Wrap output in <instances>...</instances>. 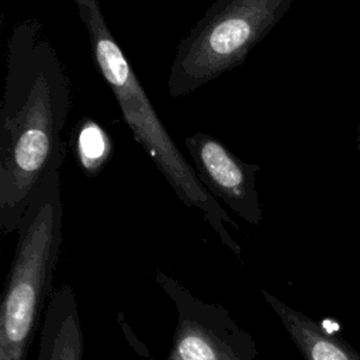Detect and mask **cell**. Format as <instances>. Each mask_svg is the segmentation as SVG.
Here are the masks:
<instances>
[{"label": "cell", "mask_w": 360, "mask_h": 360, "mask_svg": "<svg viewBox=\"0 0 360 360\" xmlns=\"http://www.w3.org/2000/svg\"><path fill=\"white\" fill-rule=\"evenodd\" d=\"M72 105L70 82L44 35L25 18L7 39V72L0 112V228L17 232L42 177L66 159L60 134Z\"/></svg>", "instance_id": "6da1fadb"}, {"label": "cell", "mask_w": 360, "mask_h": 360, "mask_svg": "<svg viewBox=\"0 0 360 360\" xmlns=\"http://www.w3.org/2000/svg\"><path fill=\"white\" fill-rule=\"evenodd\" d=\"M73 1L89 35L94 65L110 87L135 141L153 160L176 195L187 207L200 210L221 242L240 260L242 248L226 228H238L236 222L204 187L191 163L173 142L132 65L110 31L100 0Z\"/></svg>", "instance_id": "7a4b0ae2"}, {"label": "cell", "mask_w": 360, "mask_h": 360, "mask_svg": "<svg viewBox=\"0 0 360 360\" xmlns=\"http://www.w3.org/2000/svg\"><path fill=\"white\" fill-rule=\"evenodd\" d=\"M60 167L38 184L17 229L0 308V360H25L52 295L62 245Z\"/></svg>", "instance_id": "3957f363"}, {"label": "cell", "mask_w": 360, "mask_h": 360, "mask_svg": "<svg viewBox=\"0 0 360 360\" xmlns=\"http://www.w3.org/2000/svg\"><path fill=\"white\" fill-rule=\"evenodd\" d=\"M292 0H217L180 41L167 90L184 97L240 66Z\"/></svg>", "instance_id": "277c9868"}, {"label": "cell", "mask_w": 360, "mask_h": 360, "mask_svg": "<svg viewBox=\"0 0 360 360\" xmlns=\"http://www.w3.org/2000/svg\"><path fill=\"white\" fill-rule=\"evenodd\" d=\"M155 280L177 312L166 360H256L253 336L233 321L224 305L197 298L162 270H156Z\"/></svg>", "instance_id": "5b68a950"}, {"label": "cell", "mask_w": 360, "mask_h": 360, "mask_svg": "<svg viewBox=\"0 0 360 360\" xmlns=\"http://www.w3.org/2000/svg\"><path fill=\"white\" fill-rule=\"evenodd\" d=\"M184 145L204 187L243 221L259 225L263 219L256 188L260 166L242 160L218 138L201 131L186 136Z\"/></svg>", "instance_id": "8992f818"}, {"label": "cell", "mask_w": 360, "mask_h": 360, "mask_svg": "<svg viewBox=\"0 0 360 360\" xmlns=\"http://www.w3.org/2000/svg\"><path fill=\"white\" fill-rule=\"evenodd\" d=\"M84 338L70 284L53 290L44 314L37 360H83Z\"/></svg>", "instance_id": "52a82bcc"}, {"label": "cell", "mask_w": 360, "mask_h": 360, "mask_svg": "<svg viewBox=\"0 0 360 360\" xmlns=\"http://www.w3.org/2000/svg\"><path fill=\"white\" fill-rule=\"evenodd\" d=\"M260 291L304 360H360V354L350 345L329 333L312 318L285 304L267 290L262 288Z\"/></svg>", "instance_id": "ba28073f"}, {"label": "cell", "mask_w": 360, "mask_h": 360, "mask_svg": "<svg viewBox=\"0 0 360 360\" xmlns=\"http://www.w3.org/2000/svg\"><path fill=\"white\" fill-rule=\"evenodd\" d=\"M76 162L86 177H97L114 153L108 132L96 120L84 117L76 122L70 135Z\"/></svg>", "instance_id": "9c48e42d"}]
</instances>
